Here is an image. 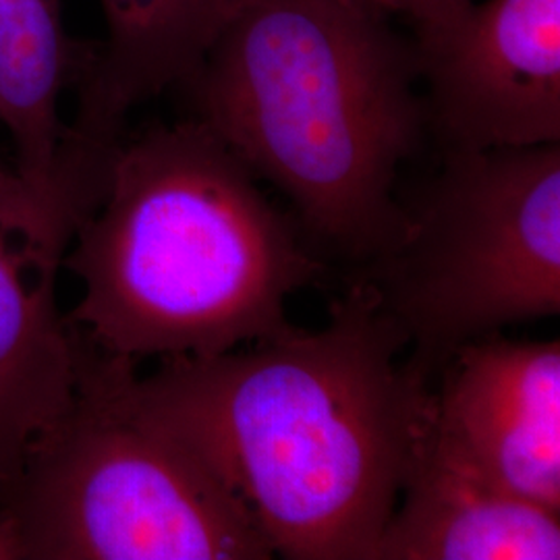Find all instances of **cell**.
<instances>
[{"label": "cell", "instance_id": "8fae6325", "mask_svg": "<svg viewBox=\"0 0 560 560\" xmlns=\"http://www.w3.org/2000/svg\"><path fill=\"white\" fill-rule=\"evenodd\" d=\"M83 340L60 314L57 279L40 277L0 229V502L42 434L80 386Z\"/></svg>", "mask_w": 560, "mask_h": 560}, {"label": "cell", "instance_id": "3957f363", "mask_svg": "<svg viewBox=\"0 0 560 560\" xmlns=\"http://www.w3.org/2000/svg\"><path fill=\"white\" fill-rule=\"evenodd\" d=\"M413 42L355 0H247L185 85L307 245L365 266L399 237L400 166L428 131Z\"/></svg>", "mask_w": 560, "mask_h": 560}, {"label": "cell", "instance_id": "ba28073f", "mask_svg": "<svg viewBox=\"0 0 560 560\" xmlns=\"http://www.w3.org/2000/svg\"><path fill=\"white\" fill-rule=\"evenodd\" d=\"M104 40L85 50L67 122V162L101 173L122 140L127 117L162 92L187 85L222 30L247 0H98Z\"/></svg>", "mask_w": 560, "mask_h": 560}, {"label": "cell", "instance_id": "277c9868", "mask_svg": "<svg viewBox=\"0 0 560 560\" xmlns=\"http://www.w3.org/2000/svg\"><path fill=\"white\" fill-rule=\"evenodd\" d=\"M136 365L83 337L75 399L0 502L20 560L272 559L221 476L138 409Z\"/></svg>", "mask_w": 560, "mask_h": 560}, {"label": "cell", "instance_id": "9c48e42d", "mask_svg": "<svg viewBox=\"0 0 560 560\" xmlns=\"http://www.w3.org/2000/svg\"><path fill=\"white\" fill-rule=\"evenodd\" d=\"M83 57L65 30L60 0H0V125L13 143V171L65 252L94 210L71 175L60 117Z\"/></svg>", "mask_w": 560, "mask_h": 560}, {"label": "cell", "instance_id": "8992f818", "mask_svg": "<svg viewBox=\"0 0 560 560\" xmlns=\"http://www.w3.org/2000/svg\"><path fill=\"white\" fill-rule=\"evenodd\" d=\"M413 48L444 150L559 143L560 0L471 2Z\"/></svg>", "mask_w": 560, "mask_h": 560}, {"label": "cell", "instance_id": "5b68a950", "mask_svg": "<svg viewBox=\"0 0 560 560\" xmlns=\"http://www.w3.org/2000/svg\"><path fill=\"white\" fill-rule=\"evenodd\" d=\"M399 237L361 266L407 340L405 363L434 382L460 347L560 314V141L444 150Z\"/></svg>", "mask_w": 560, "mask_h": 560}, {"label": "cell", "instance_id": "30bf717a", "mask_svg": "<svg viewBox=\"0 0 560 560\" xmlns=\"http://www.w3.org/2000/svg\"><path fill=\"white\" fill-rule=\"evenodd\" d=\"M560 511L478 478L421 441L376 560H559Z\"/></svg>", "mask_w": 560, "mask_h": 560}, {"label": "cell", "instance_id": "5bb4252c", "mask_svg": "<svg viewBox=\"0 0 560 560\" xmlns=\"http://www.w3.org/2000/svg\"><path fill=\"white\" fill-rule=\"evenodd\" d=\"M0 560H20L18 544L2 521H0Z\"/></svg>", "mask_w": 560, "mask_h": 560}, {"label": "cell", "instance_id": "7a4b0ae2", "mask_svg": "<svg viewBox=\"0 0 560 560\" xmlns=\"http://www.w3.org/2000/svg\"><path fill=\"white\" fill-rule=\"evenodd\" d=\"M60 268L80 280L69 322L81 337L136 363L287 337L298 330L287 301L326 272L300 226L196 117L120 140Z\"/></svg>", "mask_w": 560, "mask_h": 560}, {"label": "cell", "instance_id": "6da1fadb", "mask_svg": "<svg viewBox=\"0 0 560 560\" xmlns=\"http://www.w3.org/2000/svg\"><path fill=\"white\" fill-rule=\"evenodd\" d=\"M402 349L358 279L320 330L161 360L131 397L221 476L275 557L376 560L432 411Z\"/></svg>", "mask_w": 560, "mask_h": 560}, {"label": "cell", "instance_id": "4fadbf2b", "mask_svg": "<svg viewBox=\"0 0 560 560\" xmlns=\"http://www.w3.org/2000/svg\"><path fill=\"white\" fill-rule=\"evenodd\" d=\"M384 18H405L416 32L457 20L474 0H355Z\"/></svg>", "mask_w": 560, "mask_h": 560}, {"label": "cell", "instance_id": "52a82bcc", "mask_svg": "<svg viewBox=\"0 0 560 560\" xmlns=\"http://www.w3.org/2000/svg\"><path fill=\"white\" fill-rule=\"evenodd\" d=\"M436 378L428 442L481 480L560 511V340H474Z\"/></svg>", "mask_w": 560, "mask_h": 560}, {"label": "cell", "instance_id": "7c38bea8", "mask_svg": "<svg viewBox=\"0 0 560 560\" xmlns=\"http://www.w3.org/2000/svg\"><path fill=\"white\" fill-rule=\"evenodd\" d=\"M0 229L21 241L36 272L57 279L65 249L55 240L40 208L27 194L15 171L0 166Z\"/></svg>", "mask_w": 560, "mask_h": 560}]
</instances>
